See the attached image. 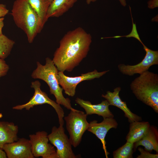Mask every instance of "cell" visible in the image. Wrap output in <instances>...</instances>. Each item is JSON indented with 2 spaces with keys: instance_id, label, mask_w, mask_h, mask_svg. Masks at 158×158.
Wrapping results in <instances>:
<instances>
[{
  "instance_id": "cell-1",
  "label": "cell",
  "mask_w": 158,
  "mask_h": 158,
  "mask_svg": "<svg viewBox=\"0 0 158 158\" xmlns=\"http://www.w3.org/2000/svg\"><path fill=\"white\" fill-rule=\"evenodd\" d=\"M92 42V37L78 27L67 32L60 41L53 61L59 71L71 72L86 57Z\"/></svg>"
},
{
  "instance_id": "cell-2",
  "label": "cell",
  "mask_w": 158,
  "mask_h": 158,
  "mask_svg": "<svg viewBox=\"0 0 158 158\" xmlns=\"http://www.w3.org/2000/svg\"><path fill=\"white\" fill-rule=\"evenodd\" d=\"M130 88L137 98L158 113V75L148 71L140 74Z\"/></svg>"
},
{
  "instance_id": "cell-3",
  "label": "cell",
  "mask_w": 158,
  "mask_h": 158,
  "mask_svg": "<svg viewBox=\"0 0 158 158\" xmlns=\"http://www.w3.org/2000/svg\"><path fill=\"white\" fill-rule=\"evenodd\" d=\"M11 14L16 25L25 33L30 43L41 32L38 17L27 0H16Z\"/></svg>"
},
{
  "instance_id": "cell-4",
  "label": "cell",
  "mask_w": 158,
  "mask_h": 158,
  "mask_svg": "<svg viewBox=\"0 0 158 158\" xmlns=\"http://www.w3.org/2000/svg\"><path fill=\"white\" fill-rule=\"evenodd\" d=\"M45 65L40 62H37V67L31 74V77L34 79L42 80L48 85L51 94L55 97L56 102L70 110H74L71 104L70 99L66 98L63 94V89L60 86L58 80V70L52 60L49 57L46 58Z\"/></svg>"
},
{
  "instance_id": "cell-5",
  "label": "cell",
  "mask_w": 158,
  "mask_h": 158,
  "mask_svg": "<svg viewBox=\"0 0 158 158\" xmlns=\"http://www.w3.org/2000/svg\"><path fill=\"white\" fill-rule=\"evenodd\" d=\"M87 116L83 111L75 109L70 110L68 115L64 117L69 139L74 147L79 145L83 135L88 128L89 123L87 121Z\"/></svg>"
},
{
  "instance_id": "cell-6",
  "label": "cell",
  "mask_w": 158,
  "mask_h": 158,
  "mask_svg": "<svg viewBox=\"0 0 158 158\" xmlns=\"http://www.w3.org/2000/svg\"><path fill=\"white\" fill-rule=\"evenodd\" d=\"M41 83L38 80L32 82L31 87L34 90L32 97L25 104L14 106L13 109L17 110H22L25 109L26 110H29L35 106L44 104H49L54 108L57 114L59 125L63 126L64 117L63 109L60 105L51 99L47 94L41 90Z\"/></svg>"
},
{
  "instance_id": "cell-7",
  "label": "cell",
  "mask_w": 158,
  "mask_h": 158,
  "mask_svg": "<svg viewBox=\"0 0 158 158\" xmlns=\"http://www.w3.org/2000/svg\"><path fill=\"white\" fill-rule=\"evenodd\" d=\"M51 143L56 148L57 158H76L70 141L65 133L63 126H53L51 133L48 135Z\"/></svg>"
},
{
  "instance_id": "cell-8",
  "label": "cell",
  "mask_w": 158,
  "mask_h": 158,
  "mask_svg": "<svg viewBox=\"0 0 158 158\" xmlns=\"http://www.w3.org/2000/svg\"><path fill=\"white\" fill-rule=\"evenodd\" d=\"M48 135L44 131L30 135L29 140L34 158H57L56 150L54 146L49 143Z\"/></svg>"
},
{
  "instance_id": "cell-9",
  "label": "cell",
  "mask_w": 158,
  "mask_h": 158,
  "mask_svg": "<svg viewBox=\"0 0 158 158\" xmlns=\"http://www.w3.org/2000/svg\"><path fill=\"white\" fill-rule=\"evenodd\" d=\"M109 71L108 70L99 72L95 70L91 72L82 74L80 76L74 77L66 76L63 72L59 71L58 80L59 85L64 90V93L68 96L73 97L75 95L77 85L80 82L84 80L99 78Z\"/></svg>"
},
{
  "instance_id": "cell-10",
  "label": "cell",
  "mask_w": 158,
  "mask_h": 158,
  "mask_svg": "<svg viewBox=\"0 0 158 158\" xmlns=\"http://www.w3.org/2000/svg\"><path fill=\"white\" fill-rule=\"evenodd\" d=\"M146 55L141 62L133 65L120 64L118 68L122 74L132 76L136 74H140L148 70L151 66L158 65V51L152 50L147 47L143 43Z\"/></svg>"
},
{
  "instance_id": "cell-11",
  "label": "cell",
  "mask_w": 158,
  "mask_h": 158,
  "mask_svg": "<svg viewBox=\"0 0 158 158\" xmlns=\"http://www.w3.org/2000/svg\"><path fill=\"white\" fill-rule=\"evenodd\" d=\"M8 158H34L29 140L18 138L16 141L6 144L3 147Z\"/></svg>"
},
{
  "instance_id": "cell-12",
  "label": "cell",
  "mask_w": 158,
  "mask_h": 158,
  "mask_svg": "<svg viewBox=\"0 0 158 158\" xmlns=\"http://www.w3.org/2000/svg\"><path fill=\"white\" fill-rule=\"evenodd\" d=\"M118 124L113 118H103V121L98 123L96 120L89 123L87 130L95 135L101 141L106 158L109 154L106 149L105 138L109 130L112 128H116Z\"/></svg>"
},
{
  "instance_id": "cell-13",
  "label": "cell",
  "mask_w": 158,
  "mask_h": 158,
  "mask_svg": "<svg viewBox=\"0 0 158 158\" xmlns=\"http://www.w3.org/2000/svg\"><path fill=\"white\" fill-rule=\"evenodd\" d=\"M121 89L120 87H117L114 89L113 92L107 91L106 94H102V97L108 101L109 105L116 106L122 110L130 123L141 121V117L132 113L127 107L126 102L121 99L119 93Z\"/></svg>"
},
{
  "instance_id": "cell-14",
  "label": "cell",
  "mask_w": 158,
  "mask_h": 158,
  "mask_svg": "<svg viewBox=\"0 0 158 158\" xmlns=\"http://www.w3.org/2000/svg\"><path fill=\"white\" fill-rule=\"evenodd\" d=\"M75 102L85 110L87 116L96 114L103 118H113L114 117L113 114L109 109V105L106 99L96 104H92L90 101L79 97L76 98Z\"/></svg>"
},
{
  "instance_id": "cell-15",
  "label": "cell",
  "mask_w": 158,
  "mask_h": 158,
  "mask_svg": "<svg viewBox=\"0 0 158 158\" xmlns=\"http://www.w3.org/2000/svg\"><path fill=\"white\" fill-rule=\"evenodd\" d=\"M142 146L145 150L150 152L154 150L158 152V130L154 126H150L145 135L138 141L133 143V150L135 151L139 146Z\"/></svg>"
},
{
  "instance_id": "cell-16",
  "label": "cell",
  "mask_w": 158,
  "mask_h": 158,
  "mask_svg": "<svg viewBox=\"0 0 158 158\" xmlns=\"http://www.w3.org/2000/svg\"><path fill=\"white\" fill-rule=\"evenodd\" d=\"M18 131V126L13 123L0 122V148L17 140Z\"/></svg>"
},
{
  "instance_id": "cell-17",
  "label": "cell",
  "mask_w": 158,
  "mask_h": 158,
  "mask_svg": "<svg viewBox=\"0 0 158 158\" xmlns=\"http://www.w3.org/2000/svg\"><path fill=\"white\" fill-rule=\"evenodd\" d=\"M150 126L147 121H135L130 123L129 131L126 137L127 142L134 143L139 141L147 133Z\"/></svg>"
},
{
  "instance_id": "cell-18",
  "label": "cell",
  "mask_w": 158,
  "mask_h": 158,
  "mask_svg": "<svg viewBox=\"0 0 158 158\" xmlns=\"http://www.w3.org/2000/svg\"><path fill=\"white\" fill-rule=\"evenodd\" d=\"M78 0H53L48 9L46 20L50 17H59L68 11Z\"/></svg>"
},
{
  "instance_id": "cell-19",
  "label": "cell",
  "mask_w": 158,
  "mask_h": 158,
  "mask_svg": "<svg viewBox=\"0 0 158 158\" xmlns=\"http://www.w3.org/2000/svg\"><path fill=\"white\" fill-rule=\"evenodd\" d=\"M36 13L39 20L41 32L47 22L46 16L51 3L48 0H27Z\"/></svg>"
},
{
  "instance_id": "cell-20",
  "label": "cell",
  "mask_w": 158,
  "mask_h": 158,
  "mask_svg": "<svg viewBox=\"0 0 158 158\" xmlns=\"http://www.w3.org/2000/svg\"><path fill=\"white\" fill-rule=\"evenodd\" d=\"M15 42L3 34L0 35V58L4 59L10 54Z\"/></svg>"
},
{
  "instance_id": "cell-21",
  "label": "cell",
  "mask_w": 158,
  "mask_h": 158,
  "mask_svg": "<svg viewBox=\"0 0 158 158\" xmlns=\"http://www.w3.org/2000/svg\"><path fill=\"white\" fill-rule=\"evenodd\" d=\"M133 143L126 142L124 145L113 152V158H133Z\"/></svg>"
},
{
  "instance_id": "cell-22",
  "label": "cell",
  "mask_w": 158,
  "mask_h": 158,
  "mask_svg": "<svg viewBox=\"0 0 158 158\" xmlns=\"http://www.w3.org/2000/svg\"><path fill=\"white\" fill-rule=\"evenodd\" d=\"M140 154L136 157L137 158H158V154H154L150 153L145 150L141 148L138 149Z\"/></svg>"
},
{
  "instance_id": "cell-23",
  "label": "cell",
  "mask_w": 158,
  "mask_h": 158,
  "mask_svg": "<svg viewBox=\"0 0 158 158\" xmlns=\"http://www.w3.org/2000/svg\"><path fill=\"white\" fill-rule=\"evenodd\" d=\"M9 69L8 65L4 59L0 58V79L6 75Z\"/></svg>"
},
{
  "instance_id": "cell-24",
  "label": "cell",
  "mask_w": 158,
  "mask_h": 158,
  "mask_svg": "<svg viewBox=\"0 0 158 158\" xmlns=\"http://www.w3.org/2000/svg\"><path fill=\"white\" fill-rule=\"evenodd\" d=\"M8 11L5 5L0 4V18L4 17L8 13Z\"/></svg>"
},
{
  "instance_id": "cell-25",
  "label": "cell",
  "mask_w": 158,
  "mask_h": 158,
  "mask_svg": "<svg viewBox=\"0 0 158 158\" xmlns=\"http://www.w3.org/2000/svg\"><path fill=\"white\" fill-rule=\"evenodd\" d=\"M148 7L150 8L153 9L158 7V0H151L148 2Z\"/></svg>"
},
{
  "instance_id": "cell-26",
  "label": "cell",
  "mask_w": 158,
  "mask_h": 158,
  "mask_svg": "<svg viewBox=\"0 0 158 158\" xmlns=\"http://www.w3.org/2000/svg\"><path fill=\"white\" fill-rule=\"evenodd\" d=\"M4 17L0 18V35L3 34L2 33V29L4 26Z\"/></svg>"
},
{
  "instance_id": "cell-27",
  "label": "cell",
  "mask_w": 158,
  "mask_h": 158,
  "mask_svg": "<svg viewBox=\"0 0 158 158\" xmlns=\"http://www.w3.org/2000/svg\"><path fill=\"white\" fill-rule=\"evenodd\" d=\"M7 156L5 152L0 148V158H6Z\"/></svg>"
},
{
  "instance_id": "cell-28",
  "label": "cell",
  "mask_w": 158,
  "mask_h": 158,
  "mask_svg": "<svg viewBox=\"0 0 158 158\" xmlns=\"http://www.w3.org/2000/svg\"><path fill=\"white\" fill-rule=\"evenodd\" d=\"M121 5L123 6H125L126 5V0H118Z\"/></svg>"
},
{
  "instance_id": "cell-29",
  "label": "cell",
  "mask_w": 158,
  "mask_h": 158,
  "mask_svg": "<svg viewBox=\"0 0 158 158\" xmlns=\"http://www.w3.org/2000/svg\"><path fill=\"white\" fill-rule=\"evenodd\" d=\"M97 0H86V2L87 4H89L91 3L95 2Z\"/></svg>"
},
{
  "instance_id": "cell-30",
  "label": "cell",
  "mask_w": 158,
  "mask_h": 158,
  "mask_svg": "<svg viewBox=\"0 0 158 158\" xmlns=\"http://www.w3.org/2000/svg\"><path fill=\"white\" fill-rule=\"evenodd\" d=\"M48 0L51 3V2L52 1H53V0Z\"/></svg>"
}]
</instances>
